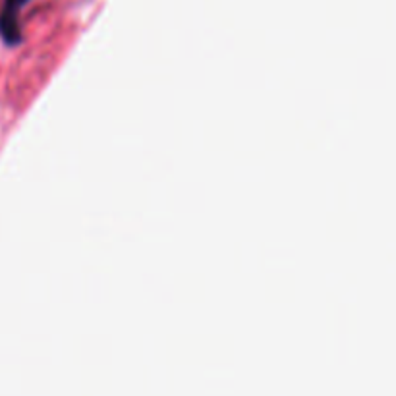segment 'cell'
<instances>
[{
  "label": "cell",
  "instance_id": "6da1fadb",
  "mask_svg": "<svg viewBox=\"0 0 396 396\" xmlns=\"http://www.w3.org/2000/svg\"><path fill=\"white\" fill-rule=\"evenodd\" d=\"M25 2L27 0H6L4 2V10L0 14V33L10 43H14L18 39V10Z\"/></svg>",
  "mask_w": 396,
  "mask_h": 396
}]
</instances>
